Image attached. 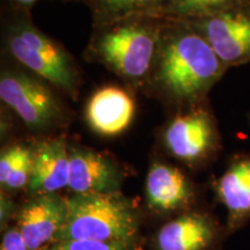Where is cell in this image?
Returning <instances> with one entry per match:
<instances>
[{
	"mask_svg": "<svg viewBox=\"0 0 250 250\" xmlns=\"http://www.w3.org/2000/svg\"><path fill=\"white\" fill-rule=\"evenodd\" d=\"M250 4V0H170L154 12V17L171 20H193Z\"/></svg>",
	"mask_w": 250,
	"mask_h": 250,
	"instance_id": "obj_16",
	"label": "cell"
},
{
	"mask_svg": "<svg viewBox=\"0 0 250 250\" xmlns=\"http://www.w3.org/2000/svg\"><path fill=\"white\" fill-rule=\"evenodd\" d=\"M37 1H39V0H9L12 6H14V7L17 8L23 9V11H28V9L33 7Z\"/></svg>",
	"mask_w": 250,
	"mask_h": 250,
	"instance_id": "obj_21",
	"label": "cell"
},
{
	"mask_svg": "<svg viewBox=\"0 0 250 250\" xmlns=\"http://www.w3.org/2000/svg\"><path fill=\"white\" fill-rule=\"evenodd\" d=\"M0 250H28L17 227H9L5 230L1 239Z\"/></svg>",
	"mask_w": 250,
	"mask_h": 250,
	"instance_id": "obj_19",
	"label": "cell"
},
{
	"mask_svg": "<svg viewBox=\"0 0 250 250\" xmlns=\"http://www.w3.org/2000/svg\"><path fill=\"white\" fill-rule=\"evenodd\" d=\"M93 11L98 26L133 15L149 14L154 0H85Z\"/></svg>",
	"mask_w": 250,
	"mask_h": 250,
	"instance_id": "obj_17",
	"label": "cell"
},
{
	"mask_svg": "<svg viewBox=\"0 0 250 250\" xmlns=\"http://www.w3.org/2000/svg\"><path fill=\"white\" fill-rule=\"evenodd\" d=\"M164 19L133 15L98 26L89 51L96 61L132 85L149 80Z\"/></svg>",
	"mask_w": 250,
	"mask_h": 250,
	"instance_id": "obj_2",
	"label": "cell"
},
{
	"mask_svg": "<svg viewBox=\"0 0 250 250\" xmlns=\"http://www.w3.org/2000/svg\"><path fill=\"white\" fill-rule=\"evenodd\" d=\"M34 162V147L13 144L5 147L0 155L1 191L11 192L28 188Z\"/></svg>",
	"mask_w": 250,
	"mask_h": 250,
	"instance_id": "obj_15",
	"label": "cell"
},
{
	"mask_svg": "<svg viewBox=\"0 0 250 250\" xmlns=\"http://www.w3.org/2000/svg\"><path fill=\"white\" fill-rule=\"evenodd\" d=\"M169 1H170V0H154V7H153L152 12L149 14H153L154 12L158 11L159 8H161L162 6H165L166 4H167V2H169Z\"/></svg>",
	"mask_w": 250,
	"mask_h": 250,
	"instance_id": "obj_22",
	"label": "cell"
},
{
	"mask_svg": "<svg viewBox=\"0 0 250 250\" xmlns=\"http://www.w3.org/2000/svg\"><path fill=\"white\" fill-rule=\"evenodd\" d=\"M186 22L204 37L227 68L250 62V4Z\"/></svg>",
	"mask_w": 250,
	"mask_h": 250,
	"instance_id": "obj_7",
	"label": "cell"
},
{
	"mask_svg": "<svg viewBox=\"0 0 250 250\" xmlns=\"http://www.w3.org/2000/svg\"><path fill=\"white\" fill-rule=\"evenodd\" d=\"M219 229L211 215L188 212L165 224L155 236L158 250H208L218 240Z\"/></svg>",
	"mask_w": 250,
	"mask_h": 250,
	"instance_id": "obj_14",
	"label": "cell"
},
{
	"mask_svg": "<svg viewBox=\"0 0 250 250\" xmlns=\"http://www.w3.org/2000/svg\"><path fill=\"white\" fill-rule=\"evenodd\" d=\"M140 218L136 206L121 191L72 195L67 217L56 241L94 240L136 245Z\"/></svg>",
	"mask_w": 250,
	"mask_h": 250,
	"instance_id": "obj_3",
	"label": "cell"
},
{
	"mask_svg": "<svg viewBox=\"0 0 250 250\" xmlns=\"http://www.w3.org/2000/svg\"><path fill=\"white\" fill-rule=\"evenodd\" d=\"M15 12L6 26V46L17 61L34 76L76 99L80 74L72 56L39 28L23 9Z\"/></svg>",
	"mask_w": 250,
	"mask_h": 250,
	"instance_id": "obj_4",
	"label": "cell"
},
{
	"mask_svg": "<svg viewBox=\"0 0 250 250\" xmlns=\"http://www.w3.org/2000/svg\"><path fill=\"white\" fill-rule=\"evenodd\" d=\"M249 122H250V115H249Z\"/></svg>",
	"mask_w": 250,
	"mask_h": 250,
	"instance_id": "obj_23",
	"label": "cell"
},
{
	"mask_svg": "<svg viewBox=\"0 0 250 250\" xmlns=\"http://www.w3.org/2000/svg\"><path fill=\"white\" fill-rule=\"evenodd\" d=\"M145 196L152 211L167 214L189 208L195 199V188L176 167L154 162L146 177Z\"/></svg>",
	"mask_w": 250,
	"mask_h": 250,
	"instance_id": "obj_11",
	"label": "cell"
},
{
	"mask_svg": "<svg viewBox=\"0 0 250 250\" xmlns=\"http://www.w3.org/2000/svg\"><path fill=\"white\" fill-rule=\"evenodd\" d=\"M123 174L120 167L102 153L70 146L68 189L74 195L120 191Z\"/></svg>",
	"mask_w": 250,
	"mask_h": 250,
	"instance_id": "obj_9",
	"label": "cell"
},
{
	"mask_svg": "<svg viewBox=\"0 0 250 250\" xmlns=\"http://www.w3.org/2000/svg\"><path fill=\"white\" fill-rule=\"evenodd\" d=\"M42 250H136V245L94 240H64L51 243Z\"/></svg>",
	"mask_w": 250,
	"mask_h": 250,
	"instance_id": "obj_18",
	"label": "cell"
},
{
	"mask_svg": "<svg viewBox=\"0 0 250 250\" xmlns=\"http://www.w3.org/2000/svg\"><path fill=\"white\" fill-rule=\"evenodd\" d=\"M67 217V198L58 193L35 195L17 211V227L28 250H42L56 241Z\"/></svg>",
	"mask_w": 250,
	"mask_h": 250,
	"instance_id": "obj_8",
	"label": "cell"
},
{
	"mask_svg": "<svg viewBox=\"0 0 250 250\" xmlns=\"http://www.w3.org/2000/svg\"><path fill=\"white\" fill-rule=\"evenodd\" d=\"M17 214L14 210L13 202L11 201L7 192L1 191V196H0V221H1V228L4 229V225L6 226L8 220Z\"/></svg>",
	"mask_w": 250,
	"mask_h": 250,
	"instance_id": "obj_20",
	"label": "cell"
},
{
	"mask_svg": "<svg viewBox=\"0 0 250 250\" xmlns=\"http://www.w3.org/2000/svg\"><path fill=\"white\" fill-rule=\"evenodd\" d=\"M162 19L149 81L170 101L190 107L201 104L228 68L192 26Z\"/></svg>",
	"mask_w": 250,
	"mask_h": 250,
	"instance_id": "obj_1",
	"label": "cell"
},
{
	"mask_svg": "<svg viewBox=\"0 0 250 250\" xmlns=\"http://www.w3.org/2000/svg\"><path fill=\"white\" fill-rule=\"evenodd\" d=\"M70 145L64 139L41 140L34 146V162L28 184L30 193H58L68 187Z\"/></svg>",
	"mask_w": 250,
	"mask_h": 250,
	"instance_id": "obj_13",
	"label": "cell"
},
{
	"mask_svg": "<svg viewBox=\"0 0 250 250\" xmlns=\"http://www.w3.org/2000/svg\"><path fill=\"white\" fill-rule=\"evenodd\" d=\"M162 139L170 155L191 167L213 160L221 146L217 121L203 103L175 116L166 125Z\"/></svg>",
	"mask_w": 250,
	"mask_h": 250,
	"instance_id": "obj_6",
	"label": "cell"
},
{
	"mask_svg": "<svg viewBox=\"0 0 250 250\" xmlns=\"http://www.w3.org/2000/svg\"><path fill=\"white\" fill-rule=\"evenodd\" d=\"M136 103L126 90L105 86L96 90L86 104L85 117L94 132L102 137H116L132 123Z\"/></svg>",
	"mask_w": 250,
	"mask_h": 250,
	"instance_id": "obj_10",
	"label": "cell"
},
{
	"mask_svg": "<svg viewBox=\"0 0 250 250\" xmlns=\"http://www.w3.org/2000/svg\"><path fill=\"white\" fill-rule=\"evenodd\" d=\"M215 195L227 212V232L250 220V152L236 155L215 182Z\"/></svg>",
	"mask_w": 250,
	"mask_h": 250,
	"instance_id": "obj_12",
	"label": "cell"
},
{
	"mask_svg": "<svg viewBox=\"0 0 250 250\" xmlns=\"http://www.w3.org/2000/svg\"><path fill=\"white\" fill-rule=\"evenodd\" d=\"M0 99L28 129L48 132L67 122V112L56 94L41 78L20 70H4L0 76Z\"/></svg>",
	"mask_w": 250,
	"mask_h": 250,
	"instance_id": "obj_5",
	"label": "cell"
}]
</instances>
